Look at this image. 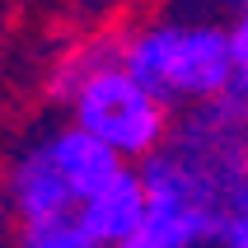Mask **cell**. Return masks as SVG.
Returning <instances> with one entry per match:
<instances>
[{"label": "cell", "mask_w": 248, "mask_h": 248, "mask_svg": "<svg viewBox=\"0 0 248 248\" xmlns=\"http://www.w3.org/2000/svg\"><path fill=\"white\" fill-rule=\"evenodd\" d=\"M216 248H248V178L220 206V230H216Z\"/></svg>", "instance_id": "cell-10"}, {"label": "cell", "mask_w": 248, "mask_h": 248, "mask_svg": "<svg viewBox=\"0 0 248 248\" xmlns=\"http://www.w3.org/2000/svg\"><path fill=\"white\" fill-rule=\"evenodd\" d=\"M66 108H70V122L98 136L103 145H112L126 164H145L173 136V108H164L122 61L94 75Z\"/></svg>", "instance_id": "cell-2"}, {"label": "cell", "mask_w": 248, "mask_h": 248, "mask_svg": "<svg viewBox=\"0 0 248 248\" xmlns=\"http://www.w3.org/2000/svg\"><path fill=\"white\" fill-rule=\"evenodd\" d=\"M145 197H150V216L122 248H206L216 244L220 230V202L178 155L159 150L145 164H136Z\"/></svg>", "instance_id": "cell-3"}, {"label": "cell", "mask_w": 248, "mask_h": 248, "mask_svg": "<svg viewBox=\"0 0 248 248\" xmlns=\"http://www.w3.org/2000/svg\"><path fill=\"white\" fill-rule=\"evenodd\" d=\"M122 52H126V38H94V42H84V47H75V52H66L52 66V75H47V94H52L56 103H70L94 75L117 66Z\"/></svg>", "instance_id": "cell-8"}, {"label": "cell", "mask_w": 248, "mask_h": 248, "mask_svg": "<svg viewBox=\"0 0 248 248\" xmlns=\"http://www.w3.org/2000/svg\"><path fill=\"white\" fill-rule=\"evenodd\" d=\"M122 66L164 108L192 112L234 89V42L220 24H150L126 38Z\"/></svg>", "instance_id": "cell-1"}, {"label": "cell", "mask_w": 248, "mask_h": 248, "mask_svg": "<svg viewBox=\"0 0 248 248\" xmlns=\"http://www.w3.org/2000/svg\"><path fill=\"white\" fill-rule=\"evenodd\" d=\"M5 202H10L14 225L28 220H47V216H66V211H80L84 202L75 197V187L66 183L61 164L52 159L47 140H28L24 150L14 155L10 164V183H5Z\"/></svg>", "instance_id": "cell-5"}, {"label": "cell", "mask_w": 248, "mask_h": 248, "mask_svg": "<svg viewBox=\"0 0 248 248\" xmlns=\"http://www.w3.org/2000/svg\"><path fill=\"white\" fill-rule=\"evenodd\" d=\"M47 150H52V159L61 164V173H66V183L75 187V197L80 202H89V197H98L108 183H117L126 173V159L112 145H103L98 136H89L84 126L66 122V126H56V131H47Z\"/></svg>", "instance_id": "cell-6"}, {"label": "cell", "mask_w": 248, "mask_h": 248, "mask_svg": "<svg viewBox=\"0 0 248 248\" xmlns=\"http://www.w3.org/2000/svg\"><path fill=\"white\" fill-rule=\"evenodd\" d=\"M80 216L89 225V234L98 239V248H122L145 225V216H150V197H145V183H140L136 164L126 169L117 183H108L98 197H89L80 206Z\"/></svg>", "instance_id": "cell-7"}, {"label": "cell", "mask_w": 248, "mask_h": 248, "mask_svg": "<svg viewBox=\"0 0 248 248\" xmlns=\"http://www.w3.org/2000/svg\"><path fill=\"white\" fill-rule=\"evenodd\" d=\"M14 244L19 248H98V239L89 234V225H84L80 211H66V216L14 225Z\"/></svg>", "instance_id": "cell-9"}, {"label": "cell", "mask_w": 248, "mask_h": 248, "mask_svg": "<svg viewBox=\"0 0 248 248\" xmlns=\"http://www.w3.org/2000/svg\"><path fill=\"white\" fill-rule=\"evenodd\" d=\"M230 42H234V94L248 98V14L230 24Z\"/></svg>", "instance_id": "cell-11"}, {"label": "cell", "mask_w": 248, "mask_h": 248, "mask_svg": "<svg viewBox=\"0 0 248 248\" xmlns=\"http://www.w3.org/2000/svg\"><path fill=\"white\" fill-rule=\"evenodd\" d=\"M169 150L225 206V197L248 178V98L230 89V94L211 98V103H202L192 112H178Z\"/></svg>", "instance_id": "cell-4"}, {"label": "cell", "mask_w": 248, "mask_h": 248, "mask_svg": "<svg viewBox=\"0 0 248 248\" xmlns=\"http://www.w3.org/2000/svg\"><path fill=\"white\" fill-rule=\"evenodd\" d=\"M225 10H230V14L239 19V14H248V0H225Z\"/></svg>", "instance_id": "cell-12"}]
</instances>
